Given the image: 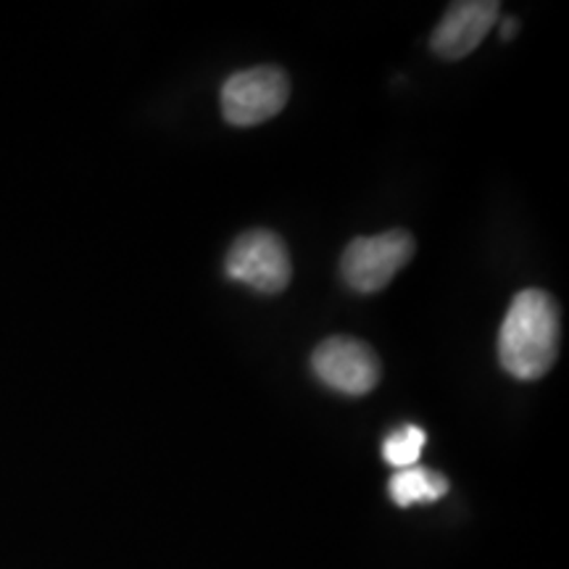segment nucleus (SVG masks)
<instances>
[{
	"label": "nucleus",
	"mask_w": 569,
	"mask_h": 569,
	"mask_svg": "<svg viewBox=\"0 0 569 569\" xmlns=\"http://www.w3.org/2000/svg\"><path fill=\"white\" fill-rule=\"evenodd\" d=\"M559 353V309L543 290H522L511 301L501 332L498 359L517 380H540Z\"/></svg>",
	"instance_id": "nucleus-1"
},
{
	"label": "nucleus",
	"mask_w": 569,
	"mask_h": 569,
	"mask_svg": "<svg viewBox=\"0 0 569 569\" xmlns=\"http://www.w3.org/2000/svg\"><path fill=\"white\" fill-rule=\"evenodd\" d=\"M415 238L407 230H390L372 238H356L340 259L343 280L356 293H377L409 264Z\"/></svg>",
	"instance_id": "nucleus-2"
},
{
	"label": "nucleus",
	"mask_w": 569,
	"mask_h": 569,
	"mask_svg": "<svg viewBox=\"0 0 569 569\" xmlns=\"http://www.w3.org/2000/svg\"><path fill=\"white\" fill-rule=\"evenodd\" d=\"M290 96L288 74L277 67L238 71L222 88L224 119L234 127H253L277 117Z\"/></svg>",
	"instance_id": "nucleus-3"
},
{
	"label": "nucleus",
	"mask_w": 569,
	"mask_h": 569,
	"mask_svg": "<svg viewBox=\"0 0 569 569\" xmlns=\"http://www.w3.org/2000/svg\"><path fill=\"white\" fill-rule=\"evenodd\" d=\"M290 274H293V267H290L288 248L269 230L240 234L227 253V277L248 284L256 293H280L288 288Z\"/></svg>",
	"instance_id": "nucleus-4"
},
{
	"label": "nucleus",
	"mask_w": 569,
	"mask_h": 569,
	"mask_svg": "<svg viewBox=\"0 0 569 569\" xmlns=\"http://www.w3.org/2000/svg\"><path fill=\"white\" fill-rule=\"evenodd\" d=\"M311 367L327 388L346 396H365L380 380V361L372 348L346 336L319 343Z\"/></svg>",
	"instance_id": "nucleus-5"
},
{
	"label": "nucleus",
	"mask_w": 569,
	"mask_h": 569,
	"mask_svg": "<svg viewBox=\"0 0 569 569\" xmlns=\"http://www.w3.org/2000/svg\"><path fill=\"white\" fill-rule=\"evenodd\" d=\"M498 19V3L493 0H467V3H453L440 19L432 32V51L440 59L457 61L465 59L488 38Z\"/></svg>",
	"instance_id": "nucleus-6"
},
{
	"label": "nucleus",
	"mask_w": 569,
	"mask_h": 569,
	"mask_svg": "<svg viewBox=\"0 0 569 569\" xmlns=\"http://www.w3.org/2000/svg\"><path fill=\"white\" fill-rule=\"evenodd\" d=\"M448 480L443 475L430 472V469L422 467H409V469H398V475H393L390 480V498L398 503V507H415V503H432L440 501L448 493Z\"/></svg>",
	"instance_id": "nucleus-7"
},
{
	"label": "nucleus",
	"mask_w": 569,
	"mask_h": 569,
	"mask_svg": "<svg viewBox=\"0 0 569 569\" xmlns=\"http://www.w3.org/2000/svg\"><path fill=\"white\" fill-rule=\"evenodd\" d=\"M425 443H427V436L422 427L407 425L401 427V430L390 432L386 438V443H382V459L396 469L417 467L419 457H422Z\"/></svg>",
	"instance_id": "nucleus-8"
},
{
	"label": "nucleus",
	"mask_w": 569,
	"mask_h": 569,
	"mask_svg": "<svg viewBox=\"0 0 569 569\" xmlns=\"http://www.w3.org/2000/svg\"><path fill=\"white\" fill-rule=\"evenodd\" d=\"M515 19H507V24H503V38H511V34H515Z\"/></svg>",
	"instance_id": "nucleus-9"
}]
</instances>
